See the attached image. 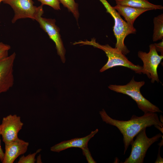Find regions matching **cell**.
Returning <instances> with one entry per match:
<instances>
[{
	"instance_id": "cell-25",
	"label": "cell",
	"mask_w": 163,
	"mask_h": 163,
	"mask_svg": "<svg viewBox=\"0 0 163 163\" xmlns=\"http://www.w3.org/2000/svg\"><path fill=\"white\" fill-rule=\"evenodd\" d=\"M37 163H42V161L41 159V155H39L37 158L36 159Z\"/></svg>"
},
{
	"instance_id": "cell-1",
	"label": "cell",
	"mask_w": 163,
	"mask_h": 163,
	"mask_svg": "<svg viewBox=\"0 0 163 163\" xmlns=\"http://www.w3.org/2000/svg\"><path fill=\"white\" fill-rule=\"evenodd\" d=\"M99 114L103 121L117 127L122 134L124 155L134 137L143 129L154 126L163 133V123L156 113L148 112L139 117L133 115L126 121L112 118L103 109L100 111Z\"/></svg>"
},
{
	"instance_id": "cell-22",
	"label": "cell",
	"mask_w": 163,
	"mask_h": 163,
	"mask_svg": "<svg viewBox=\"0 0 163 163\" xmlns=\"http://www.w3.org/2000/svg\"><path fill=\"white\" fill-rule=\"evenodd\" d=\"M1 125H0V135H1ZM4 156V153L3 150L1 146L0 139V160L2 162L3 161Z\"/></svg>"
},
{
	"instance_id": "cell-15",
	"label": "cell",
	"mask_w": 163,
	"mask_h": 163,
	"mask_svg": "<svg viewBox=\"0 0 163 163\" xmlns=\"http://www.w3.org/2000/svg\"><path fill=\"white\" fill-rule=\"evenodd\" d=\"M154 28L152 40L156 41L163 38V14L155 17L153 19Z\"/></svg>"
},
{
	"instance_id": "cell-14",
	"label": "cell",
	"mask_w": 163,
	"mask_h": 163,
	"mask_svg": "<svg viewBox=\"0 0 163 163\" xmlns=\"http://www.w3.org/2000/svg\"><path fill=\"white\" fill-rule=\"evenodd\" d=\"M117 5L132 7L151 9L152 10H162L163 7L150 2L148 0H115Z\"/></svg>"
},
{
	"instance_id": "cell-5",
	"label": "cell",
	"mask_w": 163,
	"mask_h": 163,
	"mask_svg": "<svg viewBox=\"0 0 163 163\" xmlns=\"http://www.w3.org/2000/svg\"><path fill=\"white\" fill-rule=\"evenodd\" d=\"M145 130L146 128L143 129L136 135V139L131 143L130 154L123 163H143L148 149L163 136L159 133L151 138H149Z\"/></svg>"
},
{
	"instance_id": "cell-19",
	"label": "cell",
	"mask_w": 163,
	"mask_h": 163,
	"mask_svg": "<svg viewBox=\"0 0 163 163\" xmlns=\"http://www.w3.org/2000/svg\"><path fill=\"white\" fill-rule=\"evenodd\" d=\"M84 155H85L88 163H96L92 158L88 148L82 150Z\"/></svg>"
},
{
	"instance_id": "cell-17",
	"label": "cell",
	"mask_w": 163,
	"mask_h": 163,
	"mask_svg": "<svg viewBox=\"0 0 163 163\" xmlns=\"http://www.w3.org/2000/svg\"><path fill=\"white\" fill-rule=\"evenodd\" d=\"M41 149L37 150L35 152L29 154L26 156L23 155L20 158L18 163H34L36 161L35 158L36 155L40 152Z\"/></svg>"
},
{
	"instance_id": "cell-7",
	"label": "cell",
	"mask_w": 163,
	"mask_h": 163,
	"mask_svg": "<svg viewBox=\"0 0 163 163\" xmlns=\"http://www.w3.org/2000/svg\"><path fill=\"white\" fill-rule=\"evenodd\" d=\"M2 2L9 5L14 12L11 22L14 23L20 19L30 18L35 20L37 15L43 11V5L37 7L32 0H4Z\"/></svg>"
},
{
	"instance_id": "cell-11",
	"label": "cell",
	"mask_w": 163,
	"mask_h": 163,
	"mask_svg": "<svg viewBox=\"0 0 163 163\" xmlns=\"http://www.w3.org/2000/svg\"><path fill=\"white\" fill-rule=\"evenodd\" d=\"M29 145L19 138L13 141L5 143V152L2 163H13L20 155L27 152Z\"/></svg>"
},
{
	"instance_id": "cell-20",
	"label": "cell",
	"mask_w": 163,
	"mask_h": 163,
	"mask_svg": "<svg viewBox=\"0 0 163 163\" xmlns=\"http://www.w3.org/2000/svg\"><path fill=\"white\" fill-rule=\"evenodd\" d=\"M157 51L161 53V55L163 56V40L158 43L154 44Z\"/></svg>"
},
{
	"instance_id": "cell-2",
	"label": "cell",
	"mask_w": 163,
	"mask_h": 163,
	"mask_svg": "<svg viewBox=\"0 0 163 163\" xmlns=\"http://www.w3.org/2000/svg\"><path fill=\"white\" fill-rule=\"evenodd\" d=\"M74 45H89L100 49L104 52L108 58L106 63L100 69V72H103L107 70L117 66H122L130 69L136 73H142V66L139 65H135L130 62L125 55L116 48H113L108 44L102 45L96 41L94 38L90 41H79L73 43Z\"/></svg>"
},
{
	"instance_id": "cell-4",
	"label": "cell",
	"mask_w": 163,
	"mask_h": 163,
	"mask_svg": "<svg viewBox=\"0 0 163 163\" xmlns=\"http://www.w3.org/2000/svg\"><path fill=\"white\" fill-rule=\"evenodd\" d=\"M99 1L106 9V12L109 13L114 19V25L113 27V31L117 40L115 47L120 50L123 54H127L129 52V51L125 45L124 40L128 35L136 33V29L129 26L107 0Z\"/></svg>"
},
{
	"instance_id": "cell-13",
	"label": "cell",
	"mask_w": 163,
	"mask_h": 163,
	"mask_svg": "<svg viewBox=\"0 0 163 163\" xmlns=\"http://www.w3.org/2000/svg\"><path fill=\"white\" fill-rule=\"evenodd\" d=\"M113 8L124 17L126 22L131 27H134L133 24L136 19L141 14L151 9L142 8L117 5Z\"/></svg>"
},
{
	"instance_id": "cell-26",
	"label": "cell",
	"mask_w": 163,
	"mask_h": 163,
	"mask_svg": "<svg viewBox=\"0 0 163 163\" xmlns=\"http://www.w3.org/2000/svg\"><path fill=\"white\" fill-rule=\"evenodd\" d=\"M4 0H0V4L2 2H3V1Z\"/></svg>"
},
{
	"instance_id": "cell-6",
	"label": "cell",
	"mask_w": 163,
	"mask_h": 163,
	"mask_svg": "<svg viewBox=\"0 0 163 163\" xmlns=\"http://www.w3.org/2000/svg\"><path fill=\"white\" fill-rule=\"evenodd\" d=\"M149 51L148 53L139 51L138 53V57L143 62L142 73L145 74L151 82H158L159 80L157 72V68L163 58V56L159 55L157 51L154 44L149 45Z\"/></svg>"
},
{
	"instance_id": "cell-18",
	"label": "cell",
	"mask_w": 163,
	"mask_h": 163,
	"mask_svg": "<svg viewBox=\"0 0 163 163\" xmlns=\"http://www.w3.org/2000/svg\"><path fill=\"white\" fill-rule=\"evenodd\" d=\"M40 2L41 5H47L50 6L54 9H60V2L59 0H37Z\"/></svg>"
},
{
	"instance_id": "cell-10",
	"label": "cell",
	"mask_w": 163,
	"mask_h": 163,
	"mask_svg": "<svg viewBox=\"0 0 163 163\" xmlns=\"http://www.w3.org/2000/svg\"><path fill=\"white\" fill-rule=\"evenodd\" d=\"M15 52L0 61V94L8 91L13 85Z\"/></svg>"
},
{
	"instance_id": "cell-12",
	"label": "cell",
	"mask_w": 163,
	"mask_h": 163,
	"mask_svg": "<svg viewBox=\"0 0 163 163\" xmlns=\"http://www.w3.org/2000/svg\"><path fill=\"white\" fill-rule=\"evenodd\" d=\"M98 131V129L92 131L89 135L82 138H75L70 140L64 141L53 146L50 148L52 152H59L68 148L75 147L82 150L88 148V143L89 140Z\"/></svg>"
},
{
	"instance_id": "cell-3",
	"label": "cell",
	"mask_w": 163,
	"mask_h": 163,
	"mask_svg": "<svg viewBox=\"0 0 163 163\" xmlns=\"http://www.w3.org/2000/svg\"><path fill=\"white\" fill-rule=\"evenodd\" d=\"M133 77L130 81L124 85H110L108 87L117 93L127 95L136 103L138 108L144 113L148 112L162 113L157 106L145 98L141 94L140 88L145 84L144 81H135Z\"/></svg>"
},
{
	"instance_id": "cell-21",
	"label": "cell",
	"mask_w": 163,
	"mask_h": 163,
	"mask_svg": "<svg viewBox=\"0 0 163 163\" xmlns=\"http://www.w3.org/2000/svg\"><path fill=\"white\" fill-rule=\"evenodd\" d=\"M8 51L6 50H0V61L8 56Z\"/></svg>"
},
{
	"instance_id": "cell-23",
	"label": "cell",
	"mask_w": 163,
	"mask_h": 163,
	"mask_svg": "<svg viewBox=\"0 0 163 163\" xmlns=\"http://www.w3.org/2000/svg\"><path fill=\"white\" fill-rule=\"evenodd\" d=\"M11 46L5 44L2 42L0 43V50H9Z\"/></svg>"
},
{
	"instance_id": "cell-24",
	"label": "cell",
	"mask_w": 163,
	"mask_h": 163,
	"mask_svg": "<svg viewBox=\"0 0 163 163\" xmlns=\"http://www.w3.org/2000/svg\"><path fill=\"white\" fill-rule=\"evenodd\" d=\"M161 147H159V150H158V152L157 156V158L155 162V163H163V158H162L160 155V148Z\"/></svg>"
},
{
	"instance_id": "cell-8",
	"label": "cell",
	"mask_w": 163,
	"mask_h": 163,
	"mask_svg": "<svg viewBox=\"0 0 163 163\" xmlns=\"http://www.w3.org/2000/svg\"><path fill=\"white\" fill-rule=\"evenodd\" d=\"M43 11L40 12L35 18L40 27L49 36L50 38L54 43L58 55L60 56L62 62L66 61V50L60 34V29L56 24L55 19L47 18L42 17Z\"/></svg>"
},
{
	"instance_id": "cell-16",
	"label": "cell",
	"mask_w": 163,
	"mask_h": 163,
	"mask_svg": "<svg viewBox=\"0 0 163 163\" xmlns=\"http://www.w3.org/2000/svg\"><path fill=\"white\" fill-rule=\"evenodd\" d=\"M60 3L66 8L69 11L73 14L74 17L78 20L79 17L78 4L75 0H59Z\"/></svg>"
},
{
	"instance_id": "cell-9",
	"label": "cell",
	"mask_w": 163,
	"mask_h": 163,
	"mask_svg": "<svg viewBox=\"0 0 163 163\" xmlns=\"http://www.w3.org/2000/svg\"><path fill=\"white\" fill-rule=\"evenodd\" d=\"M1 125V135L5 144L14 141L18 138V134L24 123L21 117L16 114H10L3 118Z\"/></svg>"
}]
</instances>
